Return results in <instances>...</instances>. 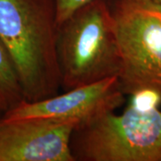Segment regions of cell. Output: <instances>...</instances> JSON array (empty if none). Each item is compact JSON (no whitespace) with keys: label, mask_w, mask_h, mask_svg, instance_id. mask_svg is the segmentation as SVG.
Returning <instances> with one entry per match:
<instances>
[{"label":"cell","mask_w":161,"mask_h":161,"mask_svg":"<svg viewBox=\"0 0 161 161\" xmlns=\"http://www.w3.org/2000/svg\"><path fill=\"white\" fill-rule=\"evenodd\" d=\"M55 0H0V40L16 70L24 100L61 90Z\"/></svg>","instance_id":"obj_1"},{"label":"cell","mask_w":161,"mask_h":161,"mask_svg":"<svg viewBox=\"0 0 161 161\" xmlns=\"http://www.w3.org/2000/svg\"><path fill=\"white\" fill-rule=\"evenodd\" d=\"M61 90L119 76L121 57L110 0H90L58 26Z\"/></svg>","instance_id":"obj_2"},{"label":"cell","mask_w":161,"mask_h":161,"mask_svg":"<svg viewBox=\"0 0 161 161\" xmlns=\"http://www.w3.org/2000/svg\"><path fill=\"white\" fill-rule=\"evenodd\" d=\"M75 161H161V111L130 103L74 131Z\"/></svg>","instance_id":"obj_3"},{"label":"cell","mask_w":161,"mask_h":161,"mask_svg":"<svg viewBox=\"0 0 161 161\" xmlns=\"http://www.w3.org/2000/svg\"><path fill=\"white\" fill-rule=\"evenodd\" d=\"M119 45L118 80L125 95L152 90L161 95V3L110 0Z\"/></svg>","instance_id":"obj_4"},{"label":"cell","mask_w":161,"mask_h":161,"mask_svg":"<svg viewBox=\"0 0 161 161\" xmlns=\"http://www.w3.org/2000/svg\"><path fill=\"white\" fill-rule=\"evenodd\" d=\"M125 94L117 77L72 89L38 101L22 100L3 113L4 120L35 119L71 124L75 130L122 107Z\"/></svg>","instance_id":"obj_5"},{"label":"cell","mask_w":161,"mask_h":161,"mask_svg":"<svg viewBox=\"0 0 161 161\" xmlns=\"http://www.w3.org/2000/svg\"><path fill=\"white\" fill-rule=\"evenodd\" d=\"M75 126L46 120L0 118V161H75Z\"/></svg>","instance_id":"obj_6"},{"label":"cell","mask_w":161,"mask_h":161,"mask_svg":"<svg viewBox=\"0 0 161 161\" xmlns=\"http://www.w3.org/2000/svg\"><path fill=\"white\" fill-rule=\"evenodd\" d=\"M24 99L16 70L0 40V112L3 114Z\"/></svg>","instance_id":"obj_7"},{"label":"cell","mask_w":161,"mask_h":161,"mask_svg":"<svg viewBox=\"0 0 161 161\" xmlns=\"http://www.w3.org/2000/svg\"><path fill=\"white\" fill-rule=\"evenodd\" d=\"M89 1L90 0H55L58 26L74 12Z\"/></svg>","instance_id":"obj_8"},{"label":"cell","mask_w":161,"mask_h":161,"mask_svg":"<svg viewBox=\"0 0 161 161\" xmlns=\"http://www.w3.org/2000/svg\"><path fill=\"white\" fill-rule=\"evenodd\" d=\"M157 1H158V2H160L161 3V0H157Z\"/></svg>","instance_id":"obj_9"},{"label":"cell","mask_w":161,"mask_h":161,"mask_svg":"<svg viewBox=\"0 0 161 161\" xmlns=\"http://www.w3.org/2000/svg\"><path fill=\"white\" fill-rule=\"evenodd\" d=\"M1 115H2V113H1V112H0V116H1Z\"/></svg>","instance_id":"obj_10"}]
</instances>
